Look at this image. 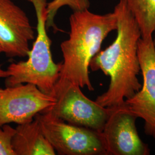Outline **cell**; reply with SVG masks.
<instances>
[{
  "label": "cell",
  "mask_w": 155,
  "mask_h": 155,
  "mask_svg": "<svg viewBox=\"0 0 155 155\" xmlns=\"http://www.w3.org/2000/svg\"><path fill=\"white\" fill-rule=\"evenodd\" d=\"M114 11L118 20L116 39L105 50L100 51L89 66L92 71L101 70L110 77L108 89L95 100L100 105L107 108L122 105L142 86L137 78L140 71V28L124 0H120Z\"/></svg>",
  "instance_id": "obj_1"
},
{
  "label": "cell",
  "mask_w": 155,
  "mask_h": 155,
  "mask_svg": "<svg viewBox=\"0 0 155 155\" xmlns=\"http://www.w3.org/2000/svg\"><path fill=\"white\" fill-rule=\"evenodd\" d=\"M69 22V37L61 45L63 61L59 79L93 91L89 77L90 63L101 51L107 35L116 31L117 16L114 11L99 15L88 9L73 12Z\"/></svg>",
  "instance_id": "obj_2"
},
{
  "label": "cell",
  "mask_w": 155,
  "mask_h": 155,
  "mask_svg": "<svg viewBox=\"0 0 155 155\" xmlns=\"http://www.w3.org/2000/svg\"><path fill=\"white\" fill-rule=\"evenodd\" d=\"M33 5L37 20V35L26 61L12 63L6 70L5 86L30 83L41 91L52 95L60 77L61 63L53 61L51 41L47 32V0H26Z\"/></svg>",
  "instance_id": "obj_3"
},
{
  "label": "cell",
  "mask_w": 155,
  "mask_h": 155,
  "mask_svg": "<svg viewBox=\"0 0 155 155\" xmlns=\"http://www.w3.org/2000/svg\"><path fill=\"white\" fill-rule=\"evenodd\" d=\"M77 84L59 79L52 95L55 104L46 110L65 122L102 132L110 113L89 99Z\"/></svg>",
  "instance_id": "obj_4"
},
{
  "label": "cell",
  "mask_w": 155,
  "mask_h": 155,
  "mask_svg": "<svg viewBox=\"0 0 155 155\" xmlns=\"http://www.w3.org/2000/svg\"><path fill=\"white\" fill-rule=\"evenodd\" d=\"M59 155H106L101 132L65 122L45 110L35 117Z\"/></svg>",
  "instance_id": "obj_5"
},
{
  "label": "cell",
  "mask_w": 155,
  "mask_h": 155,
  "mask_svg": "<svg viewBox=\"0 0 155 155\" xmlns=\"http://www.w3.org/2000/svg\"><path fill=\"white\" fill-rule=\"evenodd\" d=\"M55 98L30 83L0 88V127L32 121L38 113L55 104Z\"/></svg>",
  "instance_id": "obj_6"
},
{
  "label": "cell",
  "mask_w": 155,
  "mask_h": 155,
  "mask_svg": "<svg viewBox=\"0 0 155 155\" xmlns=\"http://www.w3.org/2000/svg\"><path fill=\"white\" fill-rule=\"evenodd\" d=\"M137 118L124 104L111 108L101 132L106 155H150L148 145L139 136Z\"/></svg>",
  "instance_id": "obj_7"
},
{
  "label": "cell",
  "mask_w": 155,
  "mask_h": 155,
  "mask_svg": "<svg viewBox=\"0 0 155 155\" xmlns=\"http://www.w3.org/2000/svg\"><path fill=\"white\" fill-rule=\"evenodd\" d=\"M140 70L143 77L141 88L124 105L137 118L144 121L146 134L155 137V46L153 38H140L138 44Z\"/></svg>",
  "instance_id": "obj_8"
},
{
  "label": "cell",
  "mask_w": 155,
  "mask_h": 155,
  "mask_svg": "<svg viewBox=\"0 0 155 155\" xmlns=\"http://www.w3.org/2000/svg\"><path fill=\"white\" fill-rule=\"evenodd\" d=\"M35 31L27 13L12 0H0V46L6 57L28 56Z\"/></svg>",
  "instance_id": "obj_9"
},
{
  "label": "cell",
  "mask_w": 155,
  "mask_h": 155,
  "mask_svg": "<svg viewBox=\"0 0 155 155\" xmlns=\"http://www.w3.org/2000/svg\"><path fill=\"white\" fill-rule=\"evenodd\" d=\"M12 139L16 155H55L56 151L42 132L39 122L19 124Z\"/></svg>",
  "instance_id": "obj_10"
},
{
  "label": "cell",
  "mask_w": 155,
  "mask_h": 155,
  "mask_svg": "<svg viewBox=\"0 0 155 155\" xmlns=\"http://www.w3.org/2000/svg\"><path fill=\"white\" fill-rule=\"evenodd\" d=\"M139 26L141 38H153L155 31V0H124Z\"/></svg>",
  "instance_id": "obj_11"
},
{
  "label": "cell",
  "mask_w": 155,
  "mask_h": 155,
  "mask_svg": "<svg viewBox=\"0 0 155 155\" xmlns=\"http://www.w3.org/2000/svg\"><path fill=\"white\" fill-rule=\"evenodd\" d=\"M90 6L89 0H52L47 2L46 8V27L58 31L55 24V17L59 9L64 6L69 7L72 12L88 9Z\"/></svg>",
  "instance_id": "obj_12"
},
{
  "label": "cell",
  "mask_w": 155,
  "mask_h": 155,
  "mask_svg": "<svg viewBox=\"0 0 155 155\" xmlns=\"http://www.w3.org/2000/svg\"><path fill=\"white\" fill-rule=\"evenodd\" d=\"M16 129L9 124L0 127V155H16L12 146V139Z\"/></svg>",
  "instance_id": "obj_13"
},
{
  "label": "cell",
  "mask_w": 155,
  "mask_h": 155,
  "mask_svg": "<svg viewBox=\"0 0 155 155\" xmlns=\"http://www.w3.org/2000/svg\"><path fill=\"white\" fill-rule=\"evenodd\" d=\"M7 77V72L6 70H4L1 69V66H0V78H5Z\"/></svg>",
  "instance_id": "obj_14"
},
{
  "label": "cell",
  "mask_w": 155,
  "mask_h": 155,
  "mask_svg": "<svg viewBox=\"0 0 155 155\" xmlns=\"http://www.w3.org/2000/svg\"><path fill=\"white\" fill-rule=\"evenodd\" d=\"M153 35H154V38H153V43L155 46V31L154 33H153Z\"/></svg>",
  "instance_id": "obj_15"
},
{
  "label": "cell",
  "mask_w": 155,
  "mask_h": 155,
  "mask_svg": "<svg viewBox=\"0 0 155 155\" xmlns=\"http://www.w3.org/2000/svg\"><path fill=\"white\" fill-rule=\"evenodd\" d=\"M1 53H2V51L1 47V46H0V54H1Z\"/></svg>",
  "instance_id": "obj_16"
}]
</instances>
